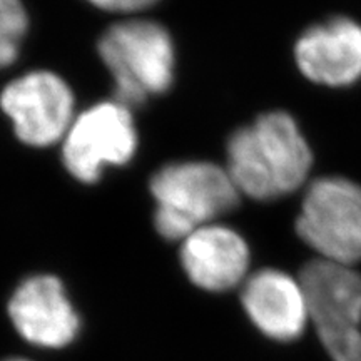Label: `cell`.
Wrapping results in <instances>:
<instances>
[{
    "label": "cell",
    "mask_w": 361,
    "mask_h": 361,
    "mask_svg": "<svg viewBox=\"0 0 361 361\" xmlns=\"http://www.w3.org/2000/svg\"><path fill=\"white\" fill-rule=\"evenodd\" d=\"M0 106L17 137L34 147L62 141L74 123V94L54 72L35 71L16 79L4 89Z\"/></svg>",
    "instance_id": "obj_7"
},
{
    "label": "cell",
    "mask_w": 361,
    "mask_h": 361,
    "mask_svg": "<svg viewBox=\"0 0 361 361\" xmlns=\"http://www.w3.org/2000/svg\"><path fill=\"white\" fill-rule=\"evenodd\" d=\"M300 281L310 322L333 361H361V274L353 266L314 259Z\"/></svg>",
    "instance_id": "obj_4"
},
{
    "label": "cell",
    "mask_w": 361,
    "mask_h": 361,
    "mask_svg": "<svg viewBox=\"0 0 361 361\" xmlns=\"http://www.w3.org/2000/svg\"><path fill=\"white\" fill-rule=\"evenodd\" d=\"M19 45L16 42H8V40L0 39V69L11 66L13 61L17 59V54H19Z\"/></svg>",
    "instance_id": "obj_14"
},
{
    "label": "cell",
    "mask_w": 361,
    "mask_h": 361,
    "mask_svg": "<svg viewBox=\"0 0 361 361\" xmlns=\"http://www.w3.org/2000/svg\"><path fill=\"white\" fill-rule=\"evenodd\" d=\"M156 201L157 233L169 241L189 234L228 214L239 204V192L228 169L207 161L173 162L151 179Z\"/></svg>",
    "instance_id": "obj_2"
},
{
    "label": "cell",
    "mask_w": 361,
    "mask_h": 361,
    "mask_svg": "<svg viewBox=\"0 0 361 361\" xmlns=\"http://www.w3.org/2000/svg\"><path fill=\"white\" fill-rule=\"evenodd\" d=\"M241 301L252 323L278 341L295 340L310 319L303 284L279 269L251 274L243 286Z\"/></svg>",
    "instance_id": "obj_10"
},
{
    "label": "cell",
    "mask_w": 361,
    "mask_h": 361,
    "mask_svg": "<svg viewBox=\"0 0 361 361\" xmlns=\"http://www.w3.org/2000/svg\"><path fill=\"white\" fill-rule=\"evenodd\" d=\"M305 78L329 87H345L361 79V25L336 17L305 30L295 47Z\"/></svg>",
    "instance_id": "obj_9"
},
{
    "label": "cell",
    "mask_w": 361,
    "mask_h": 361,
    "mask_svg": "<svg viewBox=\"0 0 361 361\" xmlns=\"http://www.w3.org/2000/svg\"><path fill=\"white\" fill-rule=\"evenodd\" d=\"M135 149L133 112L117 101H106L75 117L62 142V161L75 179L92 184L106 166L128 164Z\"/></svg>",
    "instance_id": "obj_6"
},
{
    "label": "cell",
    "mask_w": 361,
    "mask_h": 361,
    "mask_svg": "<svg viewBox=\"0 0 361 361\" xmlns=\"http://www.w3.org/2000/svg\"><path fill=\"white\" fill-rule=\"evenodd\" d=\"M8 361H25V360H8Z\"/></svg>",
    "instance_id": "obj_15"
},
{
    "label": "cell",
    "mask_w": 361,
    "mask_h": 361,
    "mask_svg": "<svg viewBox=\"0 0 361 361\" xmlns=\"http://www.w3.org/2000/svg\"><path fill=\"white\" fill-rule=\"evenodd\" d=\"M13 326L22 338L45 348H62L78 336L80 322L56 276L25 279L8 303Z\"/></svg>",
    "instance_id": "obj_8"
},
{
    "label": "cell",
    "mask_w": 361,
    "mask_h": 361,
    "mask_svg": "<svg viewBox=\"0 0 361 361\" xmlns=\"http://www.w3.org/2000/svg\"><path fill=\"white\" fill-rule=\"evenodd\" d=\"M27 25L29 20L20 0H0V39L20 44Z\"/></svg>",
    "instance_id": "obj_12"
},
{
    "label": "cell",
    "mask_w": 361,
    "mask_h": 361,
    "mask_svg": "<svg viewBox=\"0 0 361 361\" xmlns=\"http://www.w3.org/2000/svg\"><path fill=\"white\" fill-rule=\"evenodd\" d=\"M97 49L114 79V101L129 109L164 94L173 84L174 44L157 22H117L102 34Z\"/></svg>",
    "instance_id": "obj_3"
},
{
    "label": "cell",
    "mask_w": 361,
    "mask_h": 361,
    "mask_svg": "<svg viewBox=\"0 0 361 361\" xmlns=\"http://www.w3.org/2000/svg\"><path fill=\"white\" fill-rule=\"evenodd\" d=\"M180 263L196 286L226 291L245 279L250 268V247L234 229L209 224L184 239Z\"/></svg>",
    "instance_id": "obj_11"
},
{
    "label": "cell",
    "mask_w": 361,
    "mask_h": 361,
    "mask_svg": "<svg viewBox=\"0 0 361 361\" xmlns=\"http://www.w3.org/2000/svg\"><path fill=\"white\" fill-rule=\"evenodd\" d=\"M313 156L296 121L283 111L261 114L228 141V169L238 191L273 201L305 184Z\"/></svg>",
    "instance_id": "obj_1"
},
{
    "label": "cell",
    "mask_w": 361,
    "mask_h": 361,
    "mask_svg": "<svg viewBox=\"0 0 361 361\" xmlns=\"http://www.w3.org/2000/svg\"><path fill=\"white\" fill-rule=\"evenodd\" d=\"M89 2L92 6L102 8V11L130 13L154 6L157 0H89Z\"/></svg>",
    "instance_id": "obj_13"
},
{
    "label": "cell",
    "mask_w": 361,
    "mask_h": 361,
    "mask_svg": "<svg viewBox=\"0 0 361 361\" xmlns=\"http://www.w3.org/2000/svg\"><path fill=\"white\" fill-rule=\"evenodd\" d=\"M296 231L319 259L353 266L361 261V186L345 178L310 184Z\"/></svg>",
    "instance_id": "obj_5"
}]
</instances>
